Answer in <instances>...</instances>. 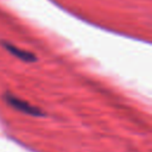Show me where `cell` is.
Returning a JSON list of instances; mask_svg holds the SVG:
<instances>
[{"label":"cell","mask_w":152,"mask_h":152,"mask_svg":"<svg viewBox=\"0 0 152 152\" xmlns=\"http://www.w3.org/2000/svg\"><path fill=\"white\" fill-rule=\"evenodd\" d=\"M4 100H5V102L8 106H11L15 110L21 112L24 114H27V115H31V116H42V115H45V113L39 107H36V106H33V104L24 101L23 99H19V97L14 96L13 94H11L8 91L5 93Z\"/></svg>","instance_id":"1"},{"label":"cell","mask_w":152,"mask_h":152,"mask_svg":"<svg viewBox=\"0 0 152 152\" xmlns=\"http://www.w3.org/2000/svg\"><path fill=\"white\" fill-rule=\"evenodd\" d=\"M2 45H4V48H5L11 55H13L14 57L21 59L23 62H26V63H33V62L37 61V56L33 55L32 52L27 51V50L20 49V48H18V46H15V45L8 43V42H2Z\"/></svg>","instance_id":"2"}]
</instances>
